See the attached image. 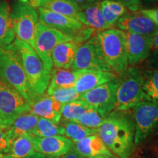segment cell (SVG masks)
<instances>
[{
	"label": "cell",
	"mask_w": 158,
	"mask_h": 158,
	"mask_svg": "<svg viewBox=\"0 0 158 158\" xmlns=\"http://www.w3.org/2000/svg\"><path fill=\"white\" fill-rule=\"evenodd\" d=\"M29 1V5L31 6V7L35 9H37L38 7H40V4L41 2L43 0H28Z\"/></svg>",
	"instance_id": "obj_39"
},
{
	"label": "cell",
	"mask_w": 158,
	"mask_h": 158,
	"mask_svg": "<svg viewBox=\"0 0 158 158\" xmlns=\"http://www.w3.org/2000/svg\"><path fill=\"white\" fill-rule=\"evenodd\" d=\"M0 81L14 88L29 105L33 98L21 59L13 45L0 48Z\"/></svg>",
	"instance_id": "obj_3"
},
{
	"label": "cell",
	"mask_w": 158,
	"mask_h": 158,
	"mask_svg": "<svg viewBox=\"0 0 158 158\" xmlns=\"http://www.w3.org/2000/svg\"><path fill=\"white\" fill-rule=\"evenodd\" d=\"M10 17L17 39L35 49V33L39 21L37 11L29 4L17 1L10 7Z\"/></svg>",
	"instance_id": "obj_6"
},
{
	"label": "cell",
	"mask_w": 158,
	"mask_h": 158,
	"mask_svg": "<svg viewBox=\"0 0 158 158\" xmlns=\"http://www.w3.org/2000/svg\"><path fill=\"white\" fill-rule=\"evenodd\" d=\"M29 110L30 105L26 99L0 81V127H7L18 116Z\"/></svg>",
	"instance_id": "obj_8"
},
{
	"label": "cell",
	"mask_w": 158,
	"mask_h": 158,
	"mask_svg": "<svg viewBox=\"0 0 158 158\" xmlns=\"http://www.w3.org/2000/svg\"><path fill=\"white\" fill-rule=\"evenodd\" d=\"M143 1L148 4H158V0H143Z\"/></svg>",
	"instance_id": "obj_41"
},
{
	"label": "cell",
	"mask_w": 158,
	"mask_h": 158,
	"mask_svg": "<svg viewBox=\"0 0 158 158\" xmlns=\"http://www.w3.org/2000/svg\"><path fill=\"white\" fill-rule=\"evenodd\" d=\"M71 69L112 72L102 55L96 35L78 47Z\"/></svg>",
	"instance_id": "obj_9"
},
{
	"label": "cell",
	"mask_w": 158,
	"mask_h": 158,
	"mask_svg": "<svg viewBox=\"0 0 158 158\" xmlns=\"http://www.w3.org/2000/svg\"><path fill=\"white\" fill-rule=\"evenodd\" d=\"M143 91L145 100L158 102V69L143 73Z\"/></svg>",
	"instance_id": "obj_30"
},
{
	"label": "cell",
	"mask_w": 158,
	"mask_h": 158,
	"mask_svg": "<svg viewBox=\"0 0 158 158\" xmlns=\"http://www.w3.org/2000/svg\"><path fill=\"white\" fill-rule=\"evenodd\" d=\"M7 154L12 158H27L36 153L35 150L33 136L23 135L12 141Z\"/></svg>",
	"instance_id": "obj_25"
},
{
	"label": "cell",
	"mask_w": 158,
	"mask_h": 158,
	"mask_svg": "<svg viewBox=\"0 0 158 158\" xmlns=\"http://www.w3.org/2000/svg\"><path fill=\"white\" fill-rule=\"evenodd\" d=\"M143 83V73L135 67L128 68L122 76L118 77L115 110L126 111L145 100Z\"/></svg>",
	"instance_id": "obj_5"
},
{
	"label": "cell",
	"mask_w": 158,
	"mask_h": 158,
	"mask_svg": "<svg viewBox=\"0 0 158 158\" xmlns=\"http://www.w3.org/2000/svg\"><path fill=\"white\" fill-rule=\"evenodd\" d=\"M78 74V70H73L72 69L53 68L46 94L50 95L58 89L74 87Z\"/></svg>",
	"instance_id": "obj_22"
},
{
	"label": "cell",
	"mask_w": 158,
	"mask_h": 158,
	"mask_svg": "<svg viewBox=\"0 0 158 158\" xmlns=\"http://www.w3.org/2000/svg\"><path fill=\"white\" fill-rule=\"evenodd\" d=\"M78 71L79 74L74 88L80 94H84L118 78L114 73L109 71L89 70Z\"/></svg>",
	"instance_id": "obj_16"
},
{
	"label": "cell",
	"mask_w": 158,
	"mask_h": 158,
	"mask_svg": "<svg viewBox=\"0 0 158 158\" xmlns=\"http://www.w3.org/2000/svg\"><path fill=\"white\" fill-rule=\"evenodd\" d=\"M27 158H60V157H49V156H46L44 155H42V154H40L36 152L33 155L30 156V157H28Z\"/></svg>",
	"instance_id": "obj_40"
},
{
	"label": "cell",
	"mask_w": 158,
	"mask_h": 158,
	"mask_svg": "<svg viewBox=\"0 0 158 158\" xmlns=\"http://www.w3.org/2000/svg\"><path fill=\"white\" fill-rule=\"evenodd\" d=\"M40 7L80 21L81 9L75 0H43Z\"/></svg>",
	"instance_id": "obj_24"
},
{
	"label": "cell",
	"mask_w": 158,
	"mask_h": 158,
	"mask_svg": "<svg viewBox=\"0 0 158 158\" xmlns=\"http://www.w3.org/2000/svg\"><path fill=\"white\" fill-rule=\"evenodd\" d=\"M100 2L90 4L82 7L80 22L85 27L94 29L97 32L111 29L112 27L107 23L102 15Z\"/></svg>",
	"instance_id": "obj_20"
},
{
	"label": "cell",
	"mask_w": 158,
	"mask_h": 158,
	"mask_svg": "<svg viewBox=\"0 0 158 158\" xmlns=\"http://www.w3.org/2000/svg\"><path fill=\"white\" fill-rule=\"evenodd\" d=\"M73 149L83 157L98 158L114 157L98 134L89 135L74 143Z\"/></svg>",
	"instance_id": "obj_18"
},
{
	"label": "cell",
	"mask_w": 158,
	"mask_h": 158,
	"mask_svg": "<svg viewBox=\"0 0 158 158\" xmlns=\"http://www.w3.org/2000/svg\"><path fill=\"white\" fill-rule=\"evenodd\" d=\"M72 40V38L58 29L38 21L35 38V49L45 70L51 73L53 67L51 54L57 45Z\"/></svg>",
	"instance_id": "obj_7"
},
{
	"label": "cell",
	"mask_w": 158,
	"mask_h": 158,
	"mask_svg": "<svg viewBox=\"0 0 158 158\" xmlns=\"http://www.w3.org/2000/svg\"><path fill=\"white\" fill-rule=\"evenodd\" d=\"M133 109L135 120L134 143L138 144L158 127V102L143 100Z\"/></svg>",
	"instance_id": "obj_10"
},
{
	"label": "cell",
	"mask_w": 158,
	"mask_h": 158,
	"mask_svg": "<svg viewBox=\"0 0 158 158\" xmlns=\"http://www.w3.org/2000/svg\"><path fill=\"white\" fill-rule=\"evenodd\" d=\"M38 119V116L28 111L21 114L10 125L4 127L10 143L20 136L27 134L31 135L36 127Z\"/></svg>",
	"instance_id": "obj_19"
},
{
	"label": "cell",
	"mask_w": 158,
	"mask_h": 158,
	"mask_svg": "<svg viewBox=\"0 0 158 158\" xmlns=\"http://www.w3.org/2000/svg\"><path fill=\"white\" fill-rule=\"evenodd\" d=\"M123 4L131 12H135L141 10V0H116Z\"/></svg>",
	"instance_id": "obj_35"
},
{
	"label": "cell",
	"mask_w": 158,
	"mask_h": 158,
	"mask_svg": "<svg viewBox=\"0 0 158 158\" xmlns=\"http://www.w3.org/2000/svg\"><path fill=\"white\" fill-rule=\"evenodd\" d=\"M118 84V78L81 94L80 99L102 115L108 116L115 110Z\"/></svg>",
	"instance_id": "obj_11"
},
{
	"label": "cell",
	"mask_w": 158,
	"mask_h": 158,
	"mask_svg": "<svg viewBox=\"0 0 158 158\" xmlns=\"http://www.w3.org/2000/svg\"><path fill=\"white\" fill-rule=\"evenodd\" d=\"M89 108L90 106L81 99L63 104L62 118L63 121L77 122Z\"/></svg>",
	"instance_id": "obj_29"
},
{
	"label": "cell",
	"mask_w": 158,
	"mask_h": 158,
	"mask_svg": "<svg viewBox=\"0 0 158 158\" xmlns=\"http://www.w3.org/2000/svg\"><path fill=\"white\" fill-rule=\"evenodd\" d=\"M148 59H149V64L152 68H158V31L152 39L151 49Z\"/></svg>",
	"instance_id": "obj_33"
},
{
	"label": "cell",
	"mask_w": 158,
	"mask_h": 158,
	"mask_svg": "<svg viewBox=\"0 0 158 158\" xmlns=\"http://www.w3.org/2000/svg\"><path fill=\"white\" fill-rule=\"evenodd\" d=\"M98 158H115L114 157H98Z\"/></svg>",
	"instance_id": "obj_43"
},
{
	"label": "cell",
	"mask_w": 158,
	"mask_h": 158,
	"mask_svg": "<svg viewBox=\"0 0 158 158\" xmlns=\"http://www.w3.org/2000/svg\"><path fill=\"white\" fill-rule=\"evenodd\" d=\"M15 33L10 17V7L6 0H0V48L11 45Z\"/></svg>",
	"instance_id": "obj_23"
},
{
	"label": "cell",
	"mask_w": 158,
	"mask_h": 158,
	"mask_svg": "<svg viewBox=\"0 0 158 158\" xmlns=\"http://www.w3.org/2000/svg\"><path fill=\"white\" fill-rule=\"evenodd\" d=\"M81 94L78 93L74 87L58 89L51 93L50 95L60 103L65 104L80 99Z\"/></svg>",
	"instance_id": "obj_32"
},
{
	"label": "cell",
	"mask_w": 158,
	"mask_h": 158,
	"mask_svg": "<svg viewBox=\"0 0 158 158\" xmlns=\"http://www.w3.org/2000/svg\"><path fill=\"white\" fill-rule=\"evenodd\" d=\"M62 158H86L78 154L74 149H71L69 152L63 156Z\"/></svg>",
	"instance_id": "obj_38"
},
{
	"label": "cell",
	"mask_w": 158,
	"mask_h": 158,
	"mask_svg": "<svg viewBox=\"0 0 158 158\" xmlns=\"http://www.w3.org/2000/svg\"><path fill=\"white\" fill-rule=\"evenodd\" d=\"M62 125L64 127L65 137L73 142V143L88 136L98 133V130L90 129L77 122L63 121Z\"/></svg>",
	"instance_id": "obj_27"
},
{
	"label": "cell",
	"mask_w": 158,
	"mask_h": 158,
	"mask_svg": "<svg viewBox=\"0 0 158 158\" xmlns=\"http://www.w3.org/2000/svg\"><path fill=\"white\" fill-rule=\"evenodd\" d=\"M123 32L129 67H135L147 60L149 56L152 37L126 31Z\"/></svg>",
	"instance_id": "obj_14"
},
{
	"label": "cell",
	"mask_w": 158,
	"mask_h": 158,
	"mask_svg": "<svg viewBox=\"0 0 158 158\" xmlns=\"http://www.w3.org/2000/svg\"><path fill=\"white\" fill-rule=\"evenodd\" d=\"M142 13L149 16L158 27V7L152 9H141Z\"/></svg>",
	"instance_id": "obj_36"
},
{
	"label": "cell",
	"mask_w": 158,
	"mask_h": 158,
	"mask_svg": "<svg viewBox=\"0 0 158 158\" xmlns=\"http://www.w3.org/2000/svg\"><path fill=\"white\" fill-rule=\"evenodd\" d=\"M37 11L40 22L58 29L71 38L85 27L76 19L59 14L43 7H38Z\"/></svg>",
	"instance_id": "obj_13"
},
{
	"label": "cell",
	"mask_w": 158,
	"mask_h": 158,
	"mask_svg": "<svg viewBox=\"0 0 158 158\" xmlns=\"http://www.w3.org/2000/svg\"><path fill=\"white\" fill-rule=\"evenodd\" d=\"M106 117L107 116L102 115L98 110L90 107L78 118L77 122L90 129L98 130L103 124Z\"/></svg>",
	"instance_id": "obj_31"
},
{
	"label": "cell",
	"mask_w": 158,
	"mask_h": 158,
	"mask_svg": "<svg viewBox=\"0 0 158 158\" xmlns=\"http://www.w3.org/2000/svg\"><path fill=\"white\" fill-rule=\"evenodd\" d=\"M11 45L21 59L34 102L46 93L51 73L45 70L43 62L32 47L18 39Z\"/></svg>",
	"instance_id": "obj_2"
},
{
	"label": "cell",
	"mask_w": 158,
	"mask_h": 158,
	"mask_svg": "<svg viewBox=\"0 0 158 158\" xmlns=\"http://www.w3.org/2000/svg\"><path fill=\"white\" fill-rule=\"evenodd\" d=\"M80 45L73 40L57 45L51 54L53 67L56 68L71 69L76 51Z\"/></svg>",
	"instance_id": "obj_21"
},
{
	"label": "cell",
	"mask_w": 158,
	"mask_h": 158,
	"mask_svg": "<svg viewBox=\"0 0 158 158\" xmlns=\"http://www.w3.org/2000/svg\"><path fill=\"white\" fill-rule=\"evenodd\" d=\"M10 142L5 128L0 127V155L2 154L7 153L8 151Z\"/></svg>",
	"instance_id": "obj_34"
},
{
	"label": "cell",
	"mask_w": 158,
	"mask_h": 158,
	"mask_svg": "<svg viewBox=\"0 0 158 158\" xmlns=\"http://www.w3.org/2000/svg\"><path fill=\"white\" fill-rule=\"evenodd\" d=\"M33 142L36 152L54 157L64 156L74 147L73 142L62 135L45 138L33 136Z\"/></svg>",
	"instance_id": "obj_15"
},
{
	"label": "cell",
	"mask_w": 158,
	"mask_h": 158,
	"mask_svg": "<svg viewBox=\"0 0 158 158\" xmlns=\"http://www.w3.org/2000/svg\"><path fill=\"white\" fill-rule=\"evenodd\" d=\"M119 30L146 37H152L158 31V27L149 16L141 10L135 12H127L115 26Z\"/></svg>",
	"instance_id": "obj_12"
},
{
	"label": "cell",
	"mask_w": 158,
	"mask_h": 158,
	"mask_svg": "<svg viewBox=\"0 0 158 158\" xmlns=\"http://www.w3.org/2000/svg\"><path fill=\"white\" fill-rule=\"evenodd\" d=\"M62 103L45 93L32 102L29 111L39 118L59 123L62 119Z\"/></svg>",
	"instance_id": "obj_17"
},
{
	"label": "cell",
	"mask_w": 158,
	"mask_h": 158,
	"mask_svg": "<svg viewBox=\"0 0 158 158\" xmlns=\"http://www.w3.org/2000/svg\"><path fill=\"white\" fill-rule=\"evenodd\" d=\"M64 133V130L62 124L56 123L46 118H39L36 127L31 132V135L45 138L62 135Z\"/></svg>",
	"instance_id": "obj_28"
},
{
	"label": "cell",
	"mask_w": 158,
	"mask_h": 158,
	"mask_svg": "<svg viewBox=\"0 0 158 158\" xmlns=\"http://www.w3.org/2000/svg\"><path fill=\"white\" fill-rule=\"evenodd\" d=\"M100 8L105 20L112 27H115L118 20L128 12L123 4L116 0H102Z\"/></svg>",
	"instance_id": "obj_26"
},
{
	"label": "cell",
	"mask_w": 158,
	"mask_h": 158,
	"mask_svg": "<svg viewBox=\"0 0 158 158\" xmlns=\"http://www.w3.org/2000/svg\"><path fill=\"white\" fill-rule=\"evenodd\" d=\"M100 1H101V0H75V2L78 4L81 8L86 7V6L90 5V4L97 2H100Z\"/></svg>",
	"instance_id": "obj_37"
},
{
	"label": "cell",
	"mask_w": 158,
	"mask_h": 158,
	"mask_svg": "<svg viewBox=\"0 0 158 158\" xmlns=\"http://www.w3.org/2000/svg\"><path fill=\"white\" fill-rule=\"evenodd\" d=\"M96 37L106 62L118 77L122 76L129 68L124 32L111 28L98 31Z\"/></svg>",
	"instance_id": "obj_4"
},
{
	"label": "cell",
	"mask_w": 158,
	"mask_h": 158,
	"mask_svg": "<svg viewBox=\"0 0 158 158\" xmlns=\"http://www.w3.org/2000/svg\"><path fill=\"white\" fill-rule=\"evenodd\" d=\"M98 134L110 152L128 158L134 143L135 124L124 111H112L98 129Z\"/></svg>",
	"instance_id": "obj_1"
},
{
	"label": "cell",
	"mask_w": 158,
	"mask_h": 158,
	"mask_svg": "<svg viewBox=\"0 0 158 158\" xmlns=\"http://www.w3.org/2000/svg\"><path fill=\"white\" fill-rule=\"evenodd\" d=\"M18 2H21L23 3H26V4H29V1L28 0H17Z\"/></svg>",
	"instance_id": "obj_42"
}]
</instances>
